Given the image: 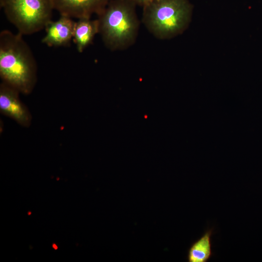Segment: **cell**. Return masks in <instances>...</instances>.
I'll use <instances>...</instances> for the list:
<instances>
[{
    "label": "cell",
    "mask_w": 262,
    "mask_h": 262,
    "mask_svg": "<svg viewBox=\"0 0 262 262\" xmlns=\"http://www.w3.org/2000/svg\"><path fill=\"white\" fill-rule=\"evenodd\" d=\"M142 7L144 26L157 39L166 40L187 29L194 6L188 0H153Z\"/></svg>",
    "instance_id": "obj_3"
},
{
    "label": "cell",
    "mask_w": 262,
    "mask_h": 262,
    "mask_svg": "<svg viewBox=\"0 0 262 262\" xmlns=\"http://www.w3.org/2000/svg\"><path fill=\"white\" fill-rule=\"evenodd\" d=\"M52 247L54 249H57V246L55 244H53L52 246Z\"/></svg>",
    "instance_id": "obj_11"
},
{
    "label": "cell",
    "mask_w": 262,
    "mask_h": 262,
    "mask_svg": "<svg viewBox=\"0 0 262 262\" xmlns=\"http://www.w3.org/2000/svg\"><path fill=\"white\" fill-rule=\"evenodd\" d=\"M110 0H52L54 10L60 15L78 19L99 15Z\"/></svg>",
    "instance_id": "obj_6"
},
{
    "label": "cell",
    "mask_w": 262,
    "mask_h": 262,
    "mask_svg": "<svg viewBox=\"0 0 262 262\" xmlns=\"http://www.w3.org/2000/svg\"><path fill=\"white\" fill-rule=\"evenodd\" d=\"M23 35L4 30L0 33V77L2 82L24 95L36 82V60Z\"/></svg>",
    "instance_id": "obj_1"
},
{
    "label": "cell",
    "mask_w": 262,
    "mask_h": 262,
    "mask_svg": "<svg viewBox=\"0 0 262 262\" xmlns=\"http://www.w3.org/2000/svg\"><path fill=\"white\" fill-rule=\"evenodd\" d=\"M213 229H208L192 244L188 251L189 262H206L212 256L211 236Z\"/></svg>",
    "instance_id": "obj_9"
},
{
    "label": "cell",
    "mask_w": 262,
    "mask_h": 262,
    "mask_svg": "<svg viewBox=\"0 0 262 262\" xmlns=\"http://www.w3.org/2000/svg\"><path fill=\"white\" fill-rule=\"evenodd\" d=\"M136 7L127 0H110L98 16L99 34L107 49L120 51L134 44L140 26Z\"/></svg>",
    "instance_id": "obj_2"
},
{
    "label": "cell",
    "mask_w": 262,
    "mask_h": 262,
    "mask_svg": "<svg viewBox=\"0 0 262 262\" xmlns=\"http://www.w3.org/2000/svg\"><path fill=\"white\" fill-rule=\"evenodd\" d=\"M98 33L99 25L97 18H83L76 21L73 40L78 52H82L90 45Z\"/></svg>",
    "instance_id": "obj_8"
},
{
    "label": "cell",
    "mask_w": 262,
    "mask_h": 262,
    "mask_svg": "<svg viewBox=\"0 0 262 262\" xmlns=\"http://www.w3.org/2000/svg\"><path fill=\"white\" fill-rule=\"evenodd\" d=\"M75 23L72 18L63 15L57 20H50L45 28L46 34L42 42L49 47L68 46L73 37Z\"/></svg>",
    "instance_id": "obj_7"
},
{
    "label": "cell",
    "mask_w": 262,
    "mask_h": 262,
    "mask_svg": "<svg viewBox=\"0 0 262 262\" xmlns=\"http://www.w3.org/2000/svg\"><path fill=\"white\" fill-rule=\"evenodd\" d=\"M20 93L10 86L1 82L0 84V112L24 127H29L32 116L27 107L19 97Z\"/></svg>",
    "instance_id": "obj_5"
},
{
    "label": "cell",
    "mask_w": 262,
    "mask_h": 262,
    "mask_svg": "<svg viewBox=\"0 0 262 262\" xmlns=\"http://www.w3.org/2000/svg\"><path fill=\"white\" fill-rule=\"evenodd\" d=\"M0 5L7 19L23 35L45 29L54 10L52 0H0Z\"/></svg>",
    "instance_id": "obj_4"
},
{
    "label": "cell",
    "mask_w": 262,
    "mask_h": 262,
    "mask_svg": "<svg viewBox=\"0 0 262 262\" xmlns=\"http://www.w3.org/2000/svg\"><path fill=\"white\" fill-rule=\"evenodd\" d=\"M135 4L136 6L139 5L141 6H144L145 5L151 2L153 0H127Z\"/></svg>",
    "instance_id": "obj_10"
}]
</instances>
